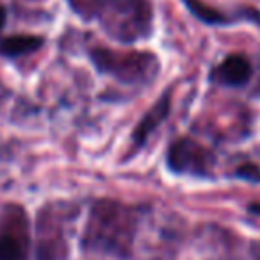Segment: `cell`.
Instances as JSON below:
<instances>
[{
  "instance_id": "9",
  "label": "cell",
  "mask_w": 260,
  "mask_h": 260,
  "mask_svg": "<svg viewBox=\"0 0 260 260\" xmlns=\"http://www.w3.org/2000/svg\"><path fill=\"white\" fill-rule=\"evenodd\" d=\"M184 4L200 22L207 23V25H230V23L241 20V18H234L232 15H224V13L210 8L203 0H184Z\"/></svg>"
},
{
  "instance_id": "8",
  "label": "cell",
  "mask_w": 260,
  "mask_h": 260,
  "mask_svg": "<svg viewBox=\"0 0 260 260\" xmlns=\"http://www.w3.org/2000/svg\"><path fill=\"white\" fill-rule=\"evenodd\" d=\"M45 221V226L40 223V242H38V260H59L64 258L66 251V241L62 237V228L59 226L57 232L52 234L48 219L45 216H40Z\"/></svg>"
},
{
  "instance_id": "3",
  "label": "cell",
  "mask_w": 260,
  "mask_h": 260,
  "mask_svg": "<svg viewBox=\"0 0 260 260\" xmlns=\"http://www.w3.org/2000/svg\"><path fill=\"white\" fill-rule=\"evenodd\" d=\"M91 62L104 75H111L123 84H148L159 73V59L150 52H121L111 48H93L89 52Z\"/></svg>"
},
{
  "instance_id": "2",
  "label": "cell",
  "mask_w": 260,
  "mask_h": 260,
  "mask_svg": "<svg viewBox=\"0 0 260 260\" xmlns=\"http://www.w3.org/2000/svg\"><path fill=\"white\" fill-rule=\"evenodd\" d=\"M80 13L98 20L102 29L116 41L136 43L152 30V6L148 0H86Z\"/></svg>"
},
{
  "instance_id": "4",
  "label": "cell",
  "mask_w": 260,
  "mask_h": 260,
  "mask_svg": "<svg viewBox=\"0 0 260 260\" xmlns=\"http://www.w3.org/2000/svg\"><path fill=\"white\" fill-rule=\"evenodd\" d=\"M25 210L8 205L0 212V260H29L30 230Z\"/></svg>"
},
{
  "instance_id": "10",
  "label": "cell",
  "mask_w": 260,
  "mask_h": 260,
  "mask_svg": "<svg viewBox=\"0 0 260 260\" xmlns=\"http://www.w3.org/2000/svg\"><path fill=\"white\" fill-rule=\"evenodd\" d=\"M43 47L40 36H11L0 43V54L6 57H20V55L32 54Z\"/></svg>"
},
{
  "instance_id": "1",
  "label": "cell",
  "mask_w": 260,
  "mask_h": 260,
  "mask_svg": "<svg viewBox=\"0 0 260 260\" xmlns=\"http://www.w3.org/2000/svg\"><path fill=\"white\" fill-rule=\"evenodd\" d=\"M138 223L139 216L132 207L114 200H98L87 216L84 249L126 258L132 253Z\"/></svg>"
},
{
  "instance_id": "11",
  "label": "cell",
  "mask_w": 260,
  "mask_h": 260,
  "mask_svg": "<svg viewBox=\"0 0 260 260\" xmlns=\"http://www.w3.org/2000/svg\"><path fill=\"white\" fill-rule=\"evenodd\" d=\"M234 177L249 182V184H258L260 182V168L256 166V164H251V162L242 164V166H239L237 170H235Z\"/></svg>"
},
{
  "instance_id": "6",
  "label": "cell",
  "mask_w": 260,
  "mask_h": 260,
  "mask_svg": "<svg viewBox=\"0 0 260 260\" xmlns=\"http://www.w3.org/2000/svg\"><path fill=\"white\" fill-rule=\"evenodd\" d=\"M253 75V68L244 55L232 54L221 64L212 70V80L219 86L241 87L249 82Z\"/></svg>"
},
{
  "instance_id": "13",
  "label": "cell",
  "mask_w": 260,
  "mask_h": 260,
  "mask_svg": "<svg viewBox=\"0 0 260 260\" xmlns=\"http://www.w3.org/2000/svg\"><path fill=\"white\" fill-rule=\"evenodd\" d=\"M248 210L251 214H255V216H260V202H253L248 205Z\"/></svg>"
},
{
  "instance_id": "5",
  "label": "cell",
  "mask_w": 260,
  "mask_h": 260,
  "mask_svg": "<svg viewBox=\"0 0 260 260\" xmlns=\"http://www.w3.org/2000/svg\"><path fill=\"white\" fill-rule=\"evenodd\" d=\"M166 160L173 173L192 177H209L216 164V157L209 148L189 138H180L171 143Z\"/></svg>"
},
{
  "instance_id": "7",
  "label": "cell",
  "mask_w": 260,
  "mask_h": 260,
  "mask_svg": "<svg viewBox=\"0 0 260 260\" xmlns=\"http://www.w3.org/2000/svg\"><path fill=\"white\" fill-rule=\"evenodd\" d=\"M170 111H171V98H170V91H166V93L143 114L141 121L136 125L134 134H132V143H134L136 148H141L143 145H146L150 136L157 130V126L168 118Z\"/></svg>"
},
{
  "instance_id": "12",
  "label": "cell",
  "mask_w": 260,
  "mask_h": 260,
  "mask_svg": "<svg viewBox=\"0 0 260 260\" xmlns=\"http://www.w3.org/2000/svg\"><path fill=\"white\" fill-rule=\"evenodd\" d=\"M6 20H8V11H6L4 6H0V30L4 29L6 25Z\"/></svg>"
}]
</instances>
